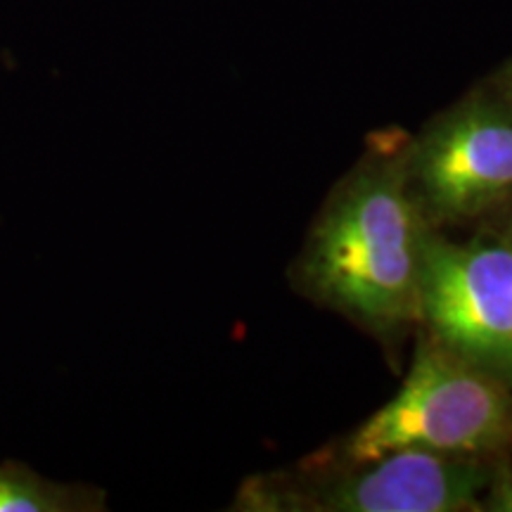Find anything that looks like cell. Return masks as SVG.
Instances as JSON below:
<instances>
[{
	"instance_id": "5b68a950",
	"label": "cell",
	"mask_w": 512,
	"mask_h": 512,
	"mask_svg": "<svg viewBox=\"0 0 512 512\" xmlns=\"http://www.w3.org/2000/svg\"><path fill=\"white\" fill-rule=\"evenodd\" d=\"M418 325L441 347L512 389V242H451L427 228Z\"/></svg>"
},
{
	"instance_id": "8992f818",
	"label": "cell",
	"mask_w": 512,
	"mask_h": 512,
	"mask_svg": "<svg viewBox=\"0 0 512 512\" xmlns=\"http://www.w3.org/2000/svg\"><path fill=\"white\" fill-rule=\"evenodd\" d=\"M93 510H105V496L93 486L55 482L17 460L0 463V512Z\"/></svg>"
},
{
	"instance_id": "277c9868",
	"label": "cell",
	"mask_w": 512,
	"mask_h": 512,
	"mask_svg": "<svg viewBox=\"0 0 512 512\" xmlns=\"http://www.w3.org/2000/svg\"><path fill=\"white\" fill-rule=\"evenodd\" d=\"M406 185L432 228L489 214L512 197V105L486 81L403 145Z\"/></svg>"
},
{
	"instance_id": "ba28073f",
	"label": "cell",
	"mask_w": 512,
	"mask_h": 512,
	"mask_svg": "<svg viewBox=\"0 0 512 512\" xmlns=\"http://www.w3.org/2000/svg\"><path fill=\"white\" fill-rule=\"evenodd\" d=\"M489 81L494 83V88H496V91L501 93L503 98L508 100L510 105H512V60H510V62H505L503 67L498 69V72H496L494 76H491Z\"/></svg>"
},
{
	"instance_id": "7a4b0ae2",
	"label": "cell",
	"mask_w": 512,
	"mask_h": 512,
	"mask_svg": "<svg viewBox=\"0 0 512 512\" xmlns=\"http://www.w3.org/2000/svg\"><path fill=\"white\" fill-rule=\"evenodd\" d=\"M512 444V392L498 377L420 337L399 394L339 446L344 463H368L399 451L489 458Z\"/></svg>"
},
{
	"instance_id": "52a82bcc",
	"label": "cell",
	"mask_w": 512,
	"mask_h": 512,
	"mask_svg": "<svg viewBox=\"0 0 512 512\" xmlns=\"http://www.w3.org/2000/svg\"><path fill=\"white\" fill-rule=\"evenodd\" d=\"M482 510L512 512V475L508 470L491 472L482 496Z\"/></svg>"
},
{
	"instance_id": "9c48e42d",
	"label": "cell",
	"mask_w": 512,
	"mask_h": 512,
	"mask_svg": "<svg viewBox=\"0 0 512 512\" xmlns=\"http://www.w3.org/2000/svg\"><path fill=\"white\" fill-rule=\"evenodd\" d=\"M505 240L508 242H512V209H510V214H508V221H505V235H503Z\"/></svg>"
},
{
	"instance_id": "6da1fadb",
	"label": "cell",
	"mask_w": 512,
	"mask_h": 512,
	"mask_svg": "<svg viewBox=\"0 0 512 512\" xmlns=\"http://www.w3.org/2000/svg\"><path fill=\"white\" fill-rule=\"evenodd\" d=\"M403 143L370 147L332 190L297 261L304 292L373 335L389 339L418 325L422 219L406 185Z\"/></svg>"
},
{
	"instance_id": "3957f363",
	"label": "cell",
	"mask_w": 512,
	"mask_h": 512,
	"mask_svg": "<svg viewBox=\"0 0 512 512\" xmlns=\"http://www.w3.org/2000/svg\"><path fill=\"white\" fill-rule=\"evenodd\" d=\"M494 467L482 456L399 448L368 463L254 477L235 498L252 512H467L482 510Z\"/></svg>"
}]
</instances>
